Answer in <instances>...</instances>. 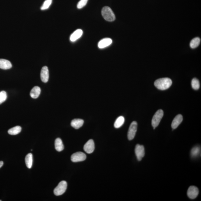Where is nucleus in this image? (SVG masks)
<instances>
[{
  "label": "nucleus",
  "mask_w": 201,
  "mask_h": 201,
  "mask_svg": "<svg viewBox=\"0 0 201 201\" xmlns=\"http://www.w3.org/2000/svg\"><path fill=\"white\" fill-rule=\"evenodd\" d=\"M172 84L170 78H165L158 79L155 82V86L159 90H165L169 88Z\"/></svg>",
  "instance_id": "f257e3e1"
},
{
  "label": "nucleus",
  "mask_w": 201,
  "mask_h": 201,
  "mask_svg": "<svg viewBox=\"0 0 201 201\" xmlns=\"http://www.w3.org/2000/svg\"><path fill=\"white\" fill-rule=\"evenodd\" d=\"M55 148L58 152H61L64 149V145L60 138H57L55 141Z\"/></svg>",
  "instance_id": "f3484780"
},
{
  "label": "nucleus",
  "mask_w": 201,
  "mask_h": 201,
  "mask_svg": "<svg viewBox=\"0 0 201 201\" xmlns=\"http://www.w3.org/2000/svg\"><path fill=\"white\" fill-rule=\"evenodd\" d=\"M88 0H80L77 5L78 9H81L84 7L87 4Z\"/></svg>",
  "instance_id": "a878e982"
},
{
  "label": "nucleus",
  "mask_w": 201,
  "mask_h": 201,
  "mask_svg": "<svg viewBox=\"0 0 201 201\" xmlns=\"http://www.w3.org/2000/svg\"><path fill=\"white\" fill-rule=\"evenodd\" d=\"M183 120V117L181 114H179L176 116L172 121L171 127L172 129H175L181 123Z\"/></svg>",
  "instance_id": "f8f14e48"
},
{
  "label": "nucleus",
  "mask_w": 201,
  "mask_h": 201,
  "mask_svg": "<svg viewBox=\"0 0 201 201\" xmlns=\"http://www.w3.org/2000/svg\"><path fill=\"white\" fill-rule=\"evenodd\" d=\"M200 43V39L199 37L195 38L190 42V47L192 48H195L199 46Z\"/></svg>",
  "instance_id": "412c9836"
},
{
  "label": "nucleus",
  "mask_w": 201,
  "mask_h": 201,
  "mask_svg": "<svg viewBox=\"0 0 201 201\" xmlns=\"http://www.w3.org/2000/svg\"><path fill=\"white\" fill-rule=\"evenodd\" d=\"M187 195L190 199H193L196 198L199 193V190L197 187L191 186L187 191Z\"/></svg>",
  "instance_id": "6e6552de"
},
{
  "label": "nucleus",
  "mask_w": 201,
  "mask_h": 201,
  "mask_svg": "<svg viewBox=\"0 0 201 201\" xmlns=\"http://www.w3.org/2000/svg\"><path fill=\"white\" fill-rule=\"evenodd\" d=\"M52 0H46L41 7V10H44L48 9L52 4Z\"/></svg>",
  "instance_id": "b1692460"
},
{
  "label": "nucleus",
  "mask_w": 201,
  "mask_h": 201,
  "mask_svg": "<svg viewBox=\"0 0 201 201\" xmlns=\"http://www.w3.org/2000/svg\"><path fill=\"white\" fill-rule=\"evenodd\" d=\"M83 149L85 151L88 153H92L95 149V144L93 140L92 139L89 140L85 144L83 147Z\"/></svg>",
  "instance_id": "1a4fd4ad"
},
{
  "label": "nucleus",
  "mask_w": 201,
  "mask_h": 201,
  "mask_svg": "<svg viewBox=\"0 0 201 201\" xmlns=\"http://www.w3.org/2000/svg\"><path fill=\"white\" fill-rule=\"evenodd\" d=\"M137 124L135 121L131 124L128 130L127 137L128 139L131 141L134 138L137 130Z\"/></svg>",
  "instance_id": "39448f33"
},
{
  "label": "nucleus",
  "mask_w": 201,
  "mask_h": 201,
  "mask_svg": "<svg viewBox=\"0 0 201 201\" xmlns=\"http://www.w3.org/2000/svg\"><path fill=\"white\" fill-rule=\"evenodd\" d=\"M125 118L123 116H120L117 118L114 123V126L116 128L120 127L125 122Z\"/></svg>",
  "instance_id": "6ab92c4d"
},
{
  "label": "nucleus",
  "mask_w": 201,
  "mask_h": 201,
  "mask_svg": "<svg viewBox=\"0 0 201 201\" xmlns=\"http://www.w3.org/2000/svg\"><path fill=\"white\" fill-rule=\"evenodd\" d=\"M40 77L42 81L44 83H47L49 79V71L48 67L45 66L42 68Z\"/></svg>",
  "instance_id": "9d476101"
},
{
  "label": "nucleus",
  "mask_w": 201,
  "mask_h": 201,
  "mask_svg": "<svg viewBox=\"0 0 201 201\" xmlns=\"http://www.w3.org/2000/svg\"><path fill=\"white\" fill-rule=\"evenodd\" d=\"M112 43V40L110 38H105L101 40L98 44V47L99 48H105L109 46Z\"/></svg>",
  "instance_id": "9b49d317"
},
{
  "label": "nucleus",
  "mask_w": 201,
  "mask_h": 201,
  "mask_svg": "<svg viewBox=\"0 0 201 201\" xmlns=\"http://www.w3.org/2000/svg\"><path fill=\"white\" fill-rule=\"evenodd\" d=\"M200 152V148L199 146H195L193 148L191 152V156L193 158L196 157Z\"/></svg>",
  "instance_id": "4be33fe9"
},
{
  "label": "nucleus",
  "mask_w": 201,
  "mask_h": 201,
  "mask_svg": "<svg viewBox=\"0 0 201 201\" xmlns=\"http://www.w3.org/2000/svg\"><path fill=\"white\" fill-rule=\"evenodd\" d=\"M21 131V127L20 126H16L9 129L8 133L9 134L15 135L19 134Z\"/></svg>",
  "instance_id": "aec40b11"
},
{
  "label": "nucleus",
  "mask_w": 201,
  "mask_h": 201,
  "mask_svg": "<svg viewBox=\"0 0 201 201\" xmlns=\"http://www.w3.org/2000/svg\"><path fill=\"white\" fill-rule=\"evenodd\" d=\"M83 34V31L82 29H78L75 31L71 34L70 37V40L72 42H75L80 38Z\"/></svg>",
  "instance_id": "ddd939ff"
},
{
  "label": "nucleus",
  "mask_w": 201,
  "mask_h": 201,
  "mask_svg": "<svg viewBox=\"0 0 201 201\" xmlns=\"http://www.w3.org/2000/svg\"><path fill=\"white\" fill-rule=\"evenodd\" d=\"M84 123V121L81 119H74L71 121V126L75 129H78L81 127Z\"/></svg>",
  "instance_id": "2eb2a0df"
},
{
  "label": "nucleus",
  "mask_w": 201,
  "mask_h": 201,
  "mask_svg": "<svg viewBox=\"0 0 201 201\" xmlns=\"http://www.w3.org/2000/svg\"><path fill=\"white\" fill-rule=\"evenodd\" d=\"M102 17L106 21L112 22L116 19L114 13L108 6H105L102 9Z\"/></svg>",
  "instance_id": "f03ea898"
},
{
  "label": "nucleus",
  "mask_w": 201,
  "mask_h": 201,
  "mask_svg": "<svg viewBox=\"0 0 201 201\" xmlns=\"http://www.w3.org/2000/svg\"><path fill=\"white\" fill-rule=\"evenodd\" d=\"M12 67L11 63L9 60L4 59H0V68L6 70L10 69Z\"/></svg>",
  "instance_id": "4468645a"
},
{
  "label": "nucleus",
  "mask_w": 201,
  "mask_h": 201,
  "mask_svg": "<svg viewBox=\"0 0 201 201\" xmlns=\"http://www.w3.org/2000/svg\"><path fill=\"white\" fill-rule=\"evenodd\" d=\"M135 153L137 160L139 161H141L145 155V148L144 146L139 144L136 145L135 149Z\"/></svg>",
  "instance_id": "0eeeda50"
},
{
  "label": "nucleus",
  "mask_w": 201,
  "mask_h": 201,
  "mask_svg": "<svg viewBox=\"0 0 201 201\" xmlns=\"http://www.w3.org/2000/svg\"><path fill=\"white\" fill-rule=\"evenodd\" d=\"M7 98V95L6 92L2 91L0 92V104L5 102Z\"/></svg>",
  "instance_id": "393cba45"
},
{
  "label": "nucleus",
  "mask_w": 201,
  "mask_h": 201,
  "mask_svg": "<svg viewBox=\"0 0 201 201\" xmlns=\"http://www.w3.org/2000/svg\"><path fill=\"white\" fill-rule=\"evenodd\" d=\"M163 116L164 111L162 110H159L156 112L152 120V125L154 129H155V128L159 125Z\"/></svg>",
  "instance_id": "7ed1b4c3"
},
{
  "label": "nucleus",
  "mask_w": 201,
  "mask_h": 201,
  "mask_svg": "<svg viewBox=\"0 0 201 201\" xmlns=\"http://www.w3.org/2000/svg\"><path fill=\"white\" fill-rule=\"evenodd\" d=\"M67 187V182L62 181L59 183L54 190V193L56 196L63 195L65 193Z\"/></svg>",
  "instance_id": "20e7f679"
},
{
  "label": "nucleus",
  "mask_w": 201,
  "mask_h": 201,
  "mask_svg": "<svg viewBox=\"0 0 201 201\" xmlns=\"http://www.w3.org/2000/svg\"><path fill=\"white\" fill-rule=\"evenodd\" d=\"M87 156L84 153L78 152L72 155L71 157V160L73 162H77L84 161L86 160Z\"/></svg>",
  "instance_id": "423d86ee"
},
{
  "label": "nucleus",
  "mask_w": 201,
  "mask_h": 201,
  "mask_svg": "<svg viewBox=\"0 0 201 201\" xmlns=\"http://www.w3.org/2000/svg\"><path fill=\"white\" fill-rule=\"evenodd\" d=\"M191 86L194 90H198L200 87V82L198 79L195 78L193 79L191 81Z\"/></svg>",
  "instance_id": "5701e85b"
},
{
  "label": "nucleus",
  "mask_w": 201,
  "mask_h": 201,
  "mask_svg": "<svg viewBox=\"0 0 201 201\" xmlns=\"http://www.w3.org/2000/svg\"><path fill=\"white\" fill-rule=\"evenodd\" d=\"M40 93H41V89L38 86H36L31 90L30 94L31 97L32 98L36 99L39 97Z\"/></svg>",
  "instance_id": "dca6fc26"
},
{
  "label": "nucleus",
  "mask_w": 201,
  "mask_h": 201,
  "mask_svg": "<svg viewBox=\"0 0 201 201\" xmlns=\"http://www.w3.org/2000/svg\"><path fill=\"white\" fill-rule=\"evenodd\" d=\"M4 162L2 161H0V168H1L3 165Z\"/></svg>",
  "instance_id": "bb28decb"
},
{
  "label": "nucleus",
  "mask_w": 201,
  "mask_h": 201,
  "mask_svg": "<svg viewBox=\"0 0 201 201\" xmlns=\"http://www.w3.org/2000/svg\"><path fill=\"white\" fill-rule=\"evenodd\" d=\"M33 156L32 153H29L25 158V162L27 167L29 169L32 168L33 165Z\"/></svg>",
  "instance_id": "a211bd4d"
}]
</instances>
